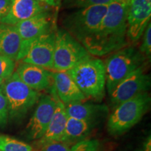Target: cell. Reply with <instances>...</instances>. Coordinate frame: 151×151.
<instances>
[{
  "instance_id": "6da1fadb",
  "label": "cell",
  "mask_w": 151,
  "mask_h": 151,
  "mask_svg": "<svg viewBox=\"0 0 151 151\" xmlns=\"http://www.w3.org/2000/svg\"><path fill=\"white\" fill-rule=\"evenodd\" d=\"M127 4L112 1L96 32L83 43L90 55L103 56L127 45Z\"/></svg>"
},
{
  "instance_id": "7a4b0ae2",
  "label": "cell",
  "mask_w": 151,
  "mask_h": 151,
  "mask_svg": "<svg viewBox=\"0 0 151 151\" xmlns=\"http://www.w3.org/2000/svg\"><path fill=\"white\" fill-rule=\"evenodd\" d=\"M67 71L86 98L101 101L104 97L106 73L102 60L90 57Z\"/></svg>"
},
{
  "instance_id": "3957f363",
  "label": "cell",
  "mask_w": 151,
  "mask_h": 151,
  "mask_svg": "<svg viewBox=\"0 0 151 151\" xmlns=\"http://www.w3.org/2000/svg\"><path fill=\"white\" fill-rule=\"evenodd\" d=\"M150 97L141 93L124 101L115 108L109 116L107 129L112 136H120L137 124L150 107Z\"/></svg>"
},
{
  "instance_id": "277c9868",
  "label": "cell",
  "mask_w": 151,
  "mask_h": 151,
  "mask_svg": "<svg viewBox=\"0 0 151 151\" xmlns=\"http://www.w3.org/2000/svg\"><path fill=\"white\" fill-rule=\"evenodd\" d=\"M1 90L8 104L9 118L13 120L23 118L40 97L39 92L24 84L16 72L4 80Z\"/></svg>"
},
{
  "instance_id": "5b68a950",
  "label": "cell",
  "mask_w": 151,
  "mask_h": 151,
  "mask_svg": "<svg viewBox=\"0 0 151 151\" xmlns=\"http://www.w3.org/2000/svg\"><path fill=\"white\" fill-rule=\"evenodd\" d=\"M144 56L133 47H124L113 52L104 63L106 86L110 94L122 79L143 67Z\"/></svg>"
},
{
  "instance_id": "8992f818",
  "label": "cell",
  "mask_w": 151,
  "mask_h": 151,
  "mask_svg": "<svg viewBox=\"0 0 151 151\" xmlns=\"http://www.w3.org/2000/svg\"><path fill=\"white\" fill-rule=\"evenodd\" d=\"M107 7L108 4H104L78 9L64 19L65 29L83 44L96 32Z\"/></svg>"
},
{
  "instance_id": "52a82bcc",
  "label": "cell",
  "mask_w": 151,
  "mask_h": 151,
  "mask_svg": "<svg viewBox=\"0 0 151 151\" xmlns=\"http://www.w3.org/2000/svg\"><path fill=\"white\" fill-rule=\"evenodd\" d=\"M91 55L83 45L65 29L55 32L53 54V69L67 71L76 67Z\"/></svg>"
},
{
  "instance_id": "ba28073f",
  "label": "cell",
  "mask_w": 151,
  "mask_h": 151,
  "mask_svg": "<svg viewBox=\"0 0 151 151\" xmlns=\"http://www.w3.org/2000/svg\"><path fill=\"white\" fill-rule=\"evenodd\" d=\"M55 41V32L51 30L43 34L20 49L16 60L45 69H53Z\"/></svg>"
},
{
  "instance_id": "9c48e42d",
  "label": "cell",
  "mask_w": 151,
  "mask_h": 151,
  "mask_svg": "<svg viewBox=\"0 0 151 151\" xmlns=\"http://www.w3.org/2000/svg\"><path fill=\"white\" fill-rule=\"evenodd\" d=\"M150 87V76L145 73L141 67L127 76L116 86L110 94L111 103L116 108L119 104L146 92Z\"/></svg>"
},
{
  "instance_id": "30bf717a",
  "label": "cell",
  "mask_w": 151,
  "mask_h": 151,
  "mask_svg": "<svg viewBox=\"0 0 151 151\" xmlns=\"http://www.w3.org/2000/svg\"><path fill=\"white\" fill-rule=\"evenodd\" d=\"M151 0H132L127 10V38L137 41L150 22Z\"/></svg>"
},
{
  "instance_id": "8fae6325",
  "label": "cell",
  "mask_w": 151,
  "mask_h": 151,
  "mask_svg": "<svg viewBox=\"0 0 151 151\" xmlns=\"http://www.w3.org/2000/svg\"><path fill=\"white\" fill-rule=\"evenodd\" d=\"M52 95H44L39 99L37 106L27 126L29 138L39 140L48 127L56 106V100L53 88Z\"/></svg>"
},
{
  "instance_id": "7c38bea8",
  "label": "cell",
  "mask_w": 151,
  "mask_h": 151,
  "mask_svg": "<svg viewBox=\"0 0 151 151\" xmlns=\"http://www.w3.org/2000/svg\"><path fill=\"white\" fill-rule=\"evenodd\" d=\"M51 16L48 11H45L14 25L21 38V48L43 34L51 31Z\"/></svg>"
},
{
  "instance_id": "4fadbf2b",
  "label": "cell",
  "mask_w": 151,
  "mask_h": 151,
  "mask_svg": "<svg viewBox=\"0 0 151 151\" xmlns=\"http://www.w3.org/2000/svg\"><path fill=\"white\" fill-rule=\"evenodd\" d=\"M55 92L58 99L65 105L75 102H83L86 96L75 83L67 71H55L51 73Z\"/></svg>"
},
{
  "instance_id": "5bb4252c",
  "label": "cell",
  "mask_w": 151,
  "mask_h": 151,
  "mask_svg": "<svg viewBox=\"0 0 151 151\" xmlns=\"http://www.w3.org/2000/svg\"><path fill=\"white\" fill-rule=\"evenodd\" d=\"M45 11H47L46 6L36 0H11L9 14L0 20V23L16 25Z\"/></svg>"
},
{
  "instance_id": "9a60e30c",
  "label": "cell",
  "mask_w": 151,
  "mask_h": 151,
  "mask_svg": "<svg viewBox=\"0 0 151 151\" xmlns=\"http://www.w3.org/2000/svg\"><path fill=\"white\" fill-rule=\"evenodd\" d=\"M16 72L24 84L35 91L48 89L51 85V73L39 66L22 62Z\"/></svg>"
},
{
  "instance_id": "2e32d148",
  "label": "cell",
  "mask_w": 151,
  "mask_h": 151,
  "mask_svg": "<svg viewBox=\"0 0 151 151\" xmlns=\"http://www.w3.org/2000/svg\"><path fill=\"white\" fill-rule=\"evenodd\" d=\"M55 97L56 100L55 109L44 134L39 140L40 147L47 143L63 142L68 116L66 113L65 105L58 99L55 92Z\"/></svg>"
},
{
  "instance_id": "e0dca14e",
  "label": "cell",
  "mask_w": 151,
  "mask_h": 151,
  "mask_svg": "<svg viewBox=\"0 0 151 151\" xmlns=\"http://www.w3.org/2000/svg\"><path fill=\"white\" fill-rule=\"evenodd\" d=\"M65 110L69 118L97 122L107 113L108 109L104 105L75 102L65 105Z\"/></svg>"
},
{
  "instance_id": "ac0fdd59",
  "label": "cell",
  "mask_w": 151,
  "mask_h": 151,
  "mask_svg": "<svg viewBox=\"0 0 151 151\" xmlns=\"http://www.w3.org/2000/svg\"><path fill=\"white\" fill-rule=\"evenodd\" d=\"M21 43V38L14 25L0 24V55L16 60Z\"/></svg>"
},
{
  "instance_id": "d6986e66",
  "label": "cell",
  "mask_w": 151,
  "mask_h": 151,
  "mask_svg": "<svg viewBox=\"0 0 151 151\" xmlns=\"http://www.w3.org/2000/svg\"><path fill=\"white\" fill-rule=\"evenodd\" d=\"M96 122L68 117L63 143L71 144L84 140L91 132Z\"/></svg>"
},
{
  "instance_id": "ffe728a7",
  "label": "cell",
  "mask_w": 151,
  "mask_h": 151,
  "mask_svg": "<svg viewBox=\"0 0 151 151\" xmlns=\"http://www.w3.org/2000/svg\"><path fill=\"white\" fill-rule=\"evenodd\" d=\"M0 151H36L23 141L6 135H0Z\"/></svg>"
},
{
  "instance_id": "44dd1931",
  "label": "cell",
  "mask_w": 151,
  "mask_h": 151,
  "mask_svg": "<svg viewBox=\"0 0 151 151\" xmlns=\"http://www.w3.org/2000/svg\"><path fill=\"white\" fill-rule=\"evenodd\" d=\"M112 0H64V5L67 8L83 9L95 5L109 4Z\"/></svg>"
},
{
  "instance_id": "7402d4cb",
  "label": "cell",
  "mask_w": 151,
  "mask_h": 151,
  "mask_svg": "<svg viewBox=\"0 0 151 151\" xmlns=\"http://www.w3.org/2000/svg\"><path fill=\"white\" fill-rule=\"evenodd\" d=\"M15 62L9 57L0 55V78L6 80L14 73Z\"/></svg>"
},
{
  "instance_id": "603a6c76",
  "label": "cell",
  "mask_w": 151,
  "mask_h": 151,
  "mask_svg": "<svg viewBox=\"0 0 151 151\" xmlns=\"http://www.w3.org/2000/svg\"><path fill=\"white\" fill-rule=\"evenodd\" d=\"M70 151H99V143L96 140H82L70 147Z\"/></svg>"
},
{
  "instance_id": "cb8c5ba5",
  "label": "cell",
  "mask_w": 151,
  "mask_h": 151,
  "mask_svg": "<svg viewBox=\"0 0 151 151\" xmlns=\"http://www.w3.org/2000/svg\"><path fill=\"white\" fill-rule=\"evenodd\" d=\"M143 37V42L140 47L141 54H144L147 58L150 59L151 55V24H148L144 31Z\"/></svg>"
},
{
  "instance_id": "d4e9b609",
  "label": "cell",
  "mask_w": 151,
  "mask_h": 151,
  "mask_svg": "<svg viewBox=\"0 0 151 151\" xmlns=\"http://www.w3.org/2000/svg\"><path fill=\"white\" fill-rule=\"evenodd\" d=\"M9 108L6 99L4 94L1 87L0 88V127H4L8 122Z\"/></svg>"
},
{
  "instance_id": "484cf974",
  "label": "cell",
  "mask_w": 151,
  "mask_h": 151,
  "mask_svg": "<svg viewBox=\"0 0 151 151\" xmlns=\"http://www.w3.org/2000/svg\"><path fill=\"white\" fill-rule=\"evenodd\" d=\"M71 146L63 142L47 143L41 146L39 151H70Z\"/></svg>"
},
{
  "instance_id": "4316f807",
  "label": "cell",
  "mask_w": 151,
  "mask_h": 151,
  "mask_svg": "<svg viewBox=\"0 0 151 151\" xmlns=\"http://www.w3.org/2000/svg\"><path fill=\"white\" fill-rule=\"evenodd\" d=\"M11 7V0H0V20L9 14Z\"/></svg>"
},
{
  "instance_id": "83f0119b",
  "label": "cell",
  "mask_w": 151,
  "mask_h": 151,
  "mask_svg": "<svg viewBox=\"0 0 151 151\" xmlns=\"http://www.w3.org/2000/svg\"><path fill=\"white\" fill-rule=\"evenodd\" d=\"M36 1L41 4H43L53 7L58 6L60 4V1H59V0H36Z\"/></svg>"
},
{
  "instance_id": "f1b7e54d",
  "label": "cell",
  "mask_w": 151,
  "mask_h": 151,
  "mask_svg": "<svg viewBox=\"0 0 151 151\" xmlns=\"http://www.w3.org/2000/svg\"><path fill=\"white\" fill-rule=\"evenodd\" d=\"M143 151H151V139L150 136H149L146 142L144 143Z\"/></svg>"
},
{
  "instance_id": "f546056e",
  "label": "cell",
  "mask_w": 151,
  "mask_h": 151,
  "mask_svg": "<svg viewBox=\"0 0 151 151\" xmlns=\"http://www.w3.org/2000/svg\"><path fill=\"white\" fill-rule=\"evenodd\" d=\"M112 1H117V2H119V3L124 4H127V5H129V3L131 2L132 0H112Z\"/></svg>"
},
{
  "instance_id": "4dcf8cb0",
  "label": "cell",
  "mask_w": 151,
  "mask_h": 151,
  "mask_svg": "<svg viewBox=\"0 0 151 151\" xmlns=\"http://www.w3.org/2000/svg\"><path fill=\"white\" fill-rule=\"evenodd\" d=\"M3 81H4L3 79L0 78V88H1V85H2V83H3Z\"/></svg>"
},
{
  "instance_id": "1f68e13d",
  "label": "cell",
  "mask_w": 151,
  "mask_h": 151,
  "mask_svg": "<svg viewBox=\"0 0 151 151\" xmlns=\"http://www.w3.org/2000/svg\"><path fill=\"white\" fill-rule=\"evenodd\" d=\"M59 1H61V0H59Z\"/></svg>"
}]
</instances>
